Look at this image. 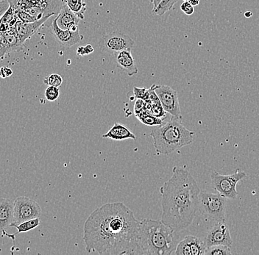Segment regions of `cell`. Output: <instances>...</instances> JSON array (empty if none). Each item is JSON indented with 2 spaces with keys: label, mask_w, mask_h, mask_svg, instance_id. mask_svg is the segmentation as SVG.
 I'll list each match as a JSON object with an SVG mask.
<instances>
[{
  "label": "cell",
  "mask_w": 259,
  "mask_h": 255,
  "mask_svg": "<svg viewBox=\"0 0 259 255\" xmlns=\"http://www.w3.org/2000/svg\"><path fill=\"white\" fill-rule=\"evenodd\" d=\"M145 101L142 99H137L134 105V114L136 116L139 115L141 113L143 112L145 109Z\"/></svg>",
  "instance_id": "32"
},
{
  "label": "cell",
  "mask_w": 259,
  "mask_h": 255,
  "mask_svg": "<svg viewBox=\"0 0 259 255\" xmlns=\"http://www.w3.org/2000/svg\"><path fill=\"white\" fill-rule=\"evenodd\" d=\"M181 10L188 16L192 15L194 12V6L189 2H184L181 4Z\"/></svg>",
  "instance_id": "31"
},
{
  "label": "cell",
  "mask_w": 259,
  "mask_h": 255,
  "mask_svg": "<svg viewBox=\"0 0 259 255\" xmlns=\"http://www.w3.org/2000/svg\"><path fill=\"white\" fill-rule=\"evenodd\" d=\"M13 74V71L11 68L7 67V66H3L0 69V77L2 78H7V77H11Z\"/></svg>",
  "instance_id": "33"
},
{
  "label": "cell",
  "mask_w": 259,
  "mask_h": 255,
  "mask_svg": "<svg viewBox=\"0 0 259 255\" xmlns=\"http://www.w3.org/2000/svg\"><path fill=\"white\" fill-rule=\"evenodd\" d=\"M15 14L19 18V20L24 22V23H31V22H35V21L39 20L38 18L30 15L29 13L26 11H22V10H16Z\"/></svg>",
  "instance_id": "26"
},
{
  "label": "cell",
  "mask_w": 259,
  "mask_h": 255,
  "mask_svg": "<svg viewBox=\"0 0 259 255\" xmlns=\"http://www.w3.org/2000/svg\"><path fill=\"white\" fill-rule=\"evenodd\" d=\"M5 35L7 38L10 53L21 51L23 49L24 44L21 43L16 35L15 27H10L9 30L5 33Z\"/></svg>",
  "instance_id": "19"
},
{
  "label": "cell",
  "mask_w": 259,
  "mask_h": 255,
  "mask_svg": "<svg viewBox=\"0 0 259 255\" xmlns=\"http://www.w3.org/2000/svg\"><path fill=\"white\" fill-rule=\"evenodd\" d=\"M174 232L161 221L142 219L138 230L137 254H171L176 248Z\"/></svg>",
  "instance_id": "3"
},
{
  "label": "cell",
  "mask_w": 259,
  "mask_h": 255,
  "mask_svg": "<svg viewBox=\"0 0 259 255\" xmlns=\"http://www.w3.org/2000/svg\"><path fill=\"white\" fill-rule=\"evenodd\" d=\"M226 202L227 198L219 193L200 191L199 209L213 222H226Z\"/></svg>",
  "instance_id": "6"
},
{
  "label": "cell",
  "mask_w": 259,
  "mask_h": 255,
  "mask_svg": "<svg viewBox=\"0 0 259 255\" xmlns=\"http://www.w3.org/2000/svg\"><path fill=\"white\" fill-rule=\"evenodd\" d=\"M50 29L58 44L65 48L72 47L83 40V35H81L80 31L73 32L70 30L60 28L57 23L56 17L51 22Z\"/></svg>",
  "instance_id": "12"
},
{
  "label": "cell",
  "mask_w": 259,
  "mask_h": 255,
  "mask_svg": "<svg viewBox=\"0 0 259 255\" xmlns=\"http://www.w3.org/2000/svg\"><path fill=\"white\" fill-rule=\"evenodd\" d=\"M15 10L14 8L10 6L9 9L6 11L3 17L0 19V23L5 24V25H10L13 19L15 17ZM10 27V26H9Z\"/></svg>",
  "instance_id": "28"
},
{
  "label": "cell",
  "mask_w": 259,
  "mask_h": 255,
  "mask_svg": "<svg viewBox=\"0 0 259 255\" xmlns=\"http://www.w3.org/2000/svg\"><path fill=\"white\" fill-rule=\"evenodd\" d=\"M14 221V201L10 198H0V233L10 238L6 230L11 227Z\"/></svg>",
  "instance_id": "14"
},
{
  "label": "cell",
  "mask_w": 259,
  "mask_h": 255,
  "mask_svg": "<svg viewBox=\"0 0 259 255\" xmlns=\"http://www.w3.org/2000/svg\"><path fill=\"white\" fill-rule=\"evenodd\" d=\"M65 4L80 19H84L87 6L85 0H65Z\"/></svg>",
  "instance_id": "20"
},
{
  "label": "cell",
  "mask_w": 259,
  "mask_h": 255,
  "mask_svg": "<svg viewBox=\"0 0 259 255\" xmlns=\"http://www.w3.org/2000/svg\"><path fill=\"white\" fill-rule=\"evenodd\" d=\"M41 216V208L37 201L27 196H19L14 201V221L12 226Z\"/></svg>",
  "instance_id": "8"
},
{
  "label": "cell",
  "mask_w": 259,
  "mask_h": 255,
  "mask_svg": "<svg viewBox=\"0 0 259 255\" xmlns=\"http://www.w3.org/2000/svg\"><path fill=\"white\" fill-rule=\"evenodd\" d=\"M203 240L207 248L218 245L228 247L233 246L231 232L226 222H216Z\"/></svg>",
  "instance_id": "11"
},
{
  "label": "cell",
  "mask_w": 259,
  "mask_h": 255,
  "mask_svg": "<svg viewBox=\"0 0 259 255\" xmlns=\"http://www.w3.org/2000/svg\"><path fill=\"white\" fill-rule=\"evenodd\" d=\"M45 98L49 101H55L59 98L60 90L59 88L54 86H48V88L45 90Z\"/></svg>",
  "instance_id": "27"
},
{
  "label": "cell",
  "mask_w": 259,
  "mask_h": 255,
  "mask_svg": "<svg viewBox=\"0 0 259 255\" xmlns=\"http://www.w3.org/2000/svg\"><path fill=\"white\" fill-rule=\"evenodd\" d=\"M205 255H230L232 254L231 247L226 246H213L206 248Z\"/></svg>",
  "instance_id": "24"
},
{
  "label": "cell",
  "mask_w": 259,
  "mask_h": 255,
  "mask_svg": "<svg viewBox=\"0 0 259 255\" xmlns=\"http://www.w3.org/2000/svg\"><path fill=\"white\" fill-rule=\"evenodd\" d=\"M8 53H10V52L7 38L5 33L0 32V58L4 57Z\"/></svg>",
  "instance_id": "29"
},
{
  "label": "cell",
  "mask_w": 259,
  "mask_h": 255,
  "mask_svg": "<svg viewBox=\"0 0 259 255\" xmlns=\"http://www.w3.org/2000/svg\"><path fill=\"white\" fill-rule=\"evenodd\" d=\"M99 46L102 51L114 55L123 50L132 49L134 41L129 35L116 30L103 35L99 41Z\"/></svg>",
  "instance_id": "9"
},
{
  "label": "cell",
  "mask_w": 259,
  "mask_h": 255,
  "mask_svg": "<svg viewBox=\"0 0 259 255\" xmlns=\"http://www.w3.org/2000/svg\"><path fill=\"white\" fill-rule=\"evenodd\" d=\"M10 4L7 0H1L0 1V19L3 17V14L9 9Z\"/></svg>",
  "instance_id": "34"
},
{
  "label": "cell",
  "mask_w": 259,
  "mask_h": 255,
  "mask_svg": "<svg viewBox=\"0 0 259 255\" xmlns=\"http://www.w3.org/2000/svg\"><path fill=\"white\" fill-rule=\"evenodd\" d=\"M161 222L175 232L186 230L193 222L200 207L201 190L192 174L175 166L172 175L162 185Z\"/></svg>",
  "instance_id": "2"
},
{
  "label": "cell",
  "mask_w": 259,
  "mask_h": 255,
  "mask_svg": "<svg viewBox=\"0 0 259 255\" xmlns=\"http://www.w3.org/2000/svg\"><path fill=\"white\" fill-rule=\"evenodd\" d=\"M116 65L127 75H136L139 72L135 60L131 53V49H125L114 54Z\"/></svg>",
  "instance_id": "17"
},
{
  "label": "cell",
  "mask_w": 259,
  "mask_h": 255,
  "mask_svg": "<svg viewBox=\"0 0 259 255\" xmlns=\"http://www.w3.org/2000/svg\"><path fill=\"white\" fill-rule=\"evenodd\" d=\"M103 138L115 140H137V136L125 125L118 122L113 124L107 133L103 135Z\"/></svg>",
  "instance_id": "18"
},
{
  "label": "cell",
  "mask_w": 259,
  "mask_h": 255,
  "mask_svg": "<svg viewBox=\"0 0 259 255\" xmlns=\"http://www.w3.org/2000/svg\"><path fill=\"white\" fill-rule=\"evenodd\" d=\"M155 91L164 111L171 117L182 120L178 92L168 85H156Z\"/></svg>",
  "instance_id": "10"
},
{
  "label": "cell",
  "mask_w": 259,
  "mask_h": 255,
  "mask_svg": "<svg viewBox=\"0 0 259 255\" xmlns=\"http://www.w3.org/2000/svg\"><path fill=\"white\" fill-rule=\"evenodd\" d=\"M247 177L245 172L238 169L234 174L230 175H223L216 171H213L210 179L212 185L220 195L228 199H236L238 196L236 185L238 182Z\"/></svg>",
  "instance_id": "7"
},
{
  "label": "cell",
  "mask_w": 259,
  "mask_h": 255,
  "mask_svg": "<svg viewBox=\"0 0 259 255\" xmlns=\"http://www.w3.org/2000/svg\"><path fill=\"white\" fill-rule=\"evenodd\" d=\"M44 82L46 85H49V86H54L59 88L62 85L63 77L58 74H52L49 75L48 77H45Z\"/></svg>",
  "instance_id": "25"
},
{
  "label": "cell",
  "mask_w": 259,
  "mask_h": 255,
  "mask_svg": "<svg viewBox=\"0 0 259 255\" xmlns=\"http://www.w3.org/2000/svg\"><path fill=\"white\" fill-rule=\"evenodd\" d=\"M153 4V9H156L157 6L161 3V0H150Z\"/></svg>",
  "instance_id": "38"
},
{
  "label": "cell",
  "mask_w": 259,
  "mask_h": 255,
  "mask_svg": "<svg viewBox=\"0 0 259 255\" xmlns=\"http://www.w3.org/2000/svg\"><path fill=\"white\" fill-rule=\"evenodd\" d=\"M50 18V17H43L39 20L31 22V23H24L19 19L14 27H15L16 35L21 43L24 44V42L31 38L32 35L39 30L40 27Z\"/></svg>",
  "instance_id": "15"
},
{
  "label": "cell",
  "mask_w": 259,
  "mask_h": 255,
  "mask_svg": "<svg viewBox=\"0 0 259 255\" xmlns=\"http://www.w3.org/2000/svg\"><path fill=\"white\" fill-rule=\"evenodd\" d=\"M77 56H85V49H84V46H80L77 49Z\"/></svg>",
  "instance_id": "37"
},
{
  "label": "cell",
  "mask_w": 259,
  "mask_h": 255,
  "mask_svg": "<svg viewBox=\"0 0 259 255\" xmlns=\"http://www.w3.org/2000/svg\"><path fill=\"white\" fill-rule=\"evenodd\" d=\"M40 219L39 218H36V219H30V220L26 221L22 223H20L19 224H16L13 227H15L17 230V232L14 234V235H18L19 233H22V232H27L29 231L34 230L39 226Z\"/></svg>",
  "instance_id": "21"
},
{
  "label": "cell",
  "mask_w": 259,
  "mask_h": 255,
  "mask_svg": "<svg viewBox=\"0 0 259 255\" xmlns=\"http://www.w3.org/2000/svg\"><path fill=\"white\" fill-rule=\"evenodd\" d=\"M178 0H161L156 9H153L152 13L154 15L163 16L168 11H171Z\"/></svg>",
  "instance_id": "23"
},
{
  "label": "cell",
  "mask_w": 259,
  "mask_h": 255,
  "mask_svg": "<svg viewBox=\"0 0 259 255\" xmlns=\"http://www.w3.org/2000/svg\"><path fill=\"white\" fill-rule=\"evenodd\" d=\"M184 2H190V0H183Z\"/></svg>",
  "instance_id": "41"
},
{
  "label": "cell",
  "mask_w": 259,
  "mask_h": 255,
  "mask_svg": "<svg viewBox=\"0 0 259 255\" xmlns=\"http://www.w3.org/2000/svg\"><path fill=\"white\" fill-rule=\"evenodd\" d=\"M14 10H22L38 18L57 16L65 4V0H7Z\"/></svg>",
  "instance_id": "5"
},
{
  "label": "cell",
  "mask_w": 259,
  "mask_h": 255,
  "mask_svg": "<svg viewBox=\"0 0 259 255\" xmlns=\"http://www.w3.org/2000/svg\"><path fill=\"white\" fill-rule=\"evenodd\" d=\"M84 49H85V56H88L95 51L93 46L91 44H87V46H84Z\"/></svg>",
  "instance_id": "35"
},
{
  "label": "cell",
  "mask_w": 259,
  "mask_h": 255,
  "mask_svg": "<svg viewBox=\"0 0 259 255\" xmlns=\"http://www.w3.org/2000/svg\"><path fill=\"white\" fill-rule=\"evenodd\" d=\"M149 89L146 88H137V87H134V96L137 99H142L145 100L147 98V95H148Z\"/></svg>",
  "instance_id": "30"
},
{
  "label": "cell",
  "mask_w": 259,
  "mask_h": 255,
  "mask_svg": "<svg viewBox=\"0 0 259 255\" xmlns=\"http://www.w3.org/2000/svg\"><path fill=\"white\" fill-rule=\"evenodd\" d=\"M200 0H190L189 3H190L194 7V6H198L199 3H200Z\"/></svg>",
  "instance_id": "39"
},
{
  "label": "cell",
  "mask_w": 259,
  "mask_h": 255,
  "mask_svg": "<svg viewBox=\"0 0 259 255\" xmlns=\"http://www.w3.org/2000/svg\"><path fill=\"white\" fill-rule=\"evenodd\" d=\"M139 222L124 203H107L97 208L85 221V251L99 254H137Z\"/></svg>",
  "instance_id": "1"
},
{
  "label": "cell",
  "mask_w": 259,
  "mask_h": 255,
  "mask_svg": "<svg viewBox=\"0 0 259 255\" xmlns=\"http://www.w3.org/2000/svg\"><path fill=\"white\" fill-rule=\"evenodd\" d=\"M56 19L57 23L60 28L70 30L73 32L79 31L78 23L81 19L66 4L61 8Z\"/></svg>",
  "instance_id": "16"
},
{
  "label": "cell",
  "mask_w": 259,
  "mask_h": 255,
  "mask_svg": "<svg viewBox=\"0 0 259 255\" xmlns=\"http://www.w3.org/2000/svg\"><path fill=\"white\" fill-rule=\"evenodd\" d=\"M9 25H5V24L0 23V32L1 33H6L9 30Z\"/></svg>",
  "instance_id": "36"
},
{
  "label": "cell",
  "mask_w": 259,
  "mask_h": 255,
  "mask_svg": "<svg viewBox=\"0 0 259 255\" xmlns=\"http://www.w3.org/2000/svg\"><path fill=\"white\" fill-rule=\"evenodd\" d=\"M136 116L142 124L147 126H160L163 124V119L155 117V116L145 112V111Z\"/></svg>",
  "instance_id": "22"
},
{
  "label": "cell",
  "mask_w": 259,
  "mask_h": 255,
  "mask_svg": "<svg viewBox=\"0 0 259 255\" xmlns=\"http://www.w3.org/2000/svg\"><path fill=\"white\" fill-rule=\"evenodd\" d=\"M150 136L158 155L171 154L194 141V132L186 128L181 120L171 117L169 122L152 130Z\"/></svg>",
  "instance_id": "4"
},
{
  "label": "cell",
  "mask_w": 259,
  "mask_h": 255,
  "mask_svg": "<svg viewBox=\"0 0 259 255\" xmlns=\"http://www.w3.org/2000/svg\"><path fill=\"white\" fill-rule=\"evenodd\" d=\"M244 16H245V17L250 18L252 17V13L250 12V11H247V12H245V14H244Z\"/></svg>",
  "instance_id": "40"
},
{
  "label": "cell",
  "mask_w": 259,
  "mask_h": 255,
  "mask_svg": "<svg viewBox=\"0 0 259 255\" xmlns=\"http://www.w3.org/2000/svg\"><path fill=\"white\" fill-rule=\"evenodd\" d=\"M207 247L204 240L188 235L183 239L176 246L175 254L177 255H203Z\"/></svg>",
  "instance_id": "13"
}]
</instances>
